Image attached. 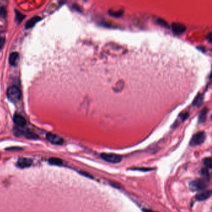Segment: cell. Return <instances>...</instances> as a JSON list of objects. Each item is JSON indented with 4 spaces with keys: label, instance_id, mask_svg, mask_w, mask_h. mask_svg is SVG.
<instances>
[{
    "label": "cell",
    "instance_id": "cell-1",
    "mask_svg": "<svg viewBox=\"0 0 212 212\" xmlns=\"http://www.w3.org/2000/svg\"><path fill=\"white\" fill-rule=\"evenodd\" d=\"M7 97L9 100L13 102L17 103L21 100V93L19 89L16 86H11L7 90Z\"/></svg>",
    "mask_w": 212,
    "mask_h": 212
},
{
    "label": "cell",
    "instance_id": "cell-2",
    "mask_svg": "<svg viewBox=\"0 0 212 212\" xmlns=\"http://www.w3.org/2000/svg\"><path fill=\"white\" fill-rule=\"evenodd\" d=\"M207 184L204 179H198L191 181L189 184V189L192 191H200L206 189Z\"/></svg>",
    "mask_w": 212,
    "mask_h": 212
},
{
    "label": "cell",
    "instance_id": "cell-3",
    "mask_svg": "<svg viewBox=\"0 0 212 212\" xmlns=\"http://www.w3.org/2000/svg\"><path fill=\"white\" fill-rule=\"evenodd\" d=\"M101 158L105 161L112 164L119 163L122 160L121 156L111 153H102L100 154Z\"/></svg>",
    "mask_w": 212,
    "mask_h": 212
},
{
    "label": "cell",
    "instance_id": "cell-4",
    "mask_svg": "<svg viewBox=\"0 0 212 212\" xmlns=\"http://www.w3.org/2000/svg\"><path fill=\"white\" fill-rule=\"evenodd\" d=\"M206 139V134L204 132H199L195 134L190 141V146L195 147L203 144Z\"/></svg>",
    "mask_w": 212,
    "mask_h": 212
},
{
    "label": "cell",
    "instance_id": "cell-5",
    "mask_svg": "<svg viewBox=\"0 0 212 212\" xmlns=\"http://www.w3.org/2000/svg\"><path fill=\"white\" fill-rule=\"evenodd\" d=\"M14 132L16 136H24L27 139H36L39 138V136L35 133L27 131V130H22L19 128H15Z\"/></svg>",
    "mask_w": 212,
    "mask_h": 212
},
{
    "label": "cell",
    "instance_id": "cell-6",
    "mask_svg": "<svg viewBox=\"0 0 212 212\" xmlns=\"http://www.w3.org/2000/svg\"><path fill=\"white\" fill-rule=\"evenodd\" d=\"M46 139L48 141L56 145H62L64 142L61 137L50 132H48L46 134Z\"/></svg>",
    "mask_w": 212,
    "mask_h": 212
},
{
    "label": "cell",
    "instance_id": "cell-7",
    "mask_svg": "<svg viewBox=\"0 0 212 212\" xmlns=\"http://www.w3.org/2000/svg\"><path fill=\"white\" fill-rule=\"evenodd\" d=\"M32 160L25 157L19 158L16 163V166L20 169L28 168L32 164Z\"/></svg>",
    "mask_w": 212,
    "mask_h": 212
},
{
    "label": "cell",
    "instance_id": "cell-8",
    "mask_svg": "<svg viewBox=\"0 0 212 212\" xmlns=\"http://www.w3.org/2000/svg\"><path fill=\"white\" fill-rule=\"evenodd\" d=\"M172 29L176 34H182L186 32V26L179 23H174L172 25Z\"/></svg>",
    "mask_w": 212,
    "mask_h": 212
},
{
    "label": "cell",
    "instance_id": "cell-9",
    "mask_svg": "<svg viewBox=\"0 0 212 212\" xmlns=\"http://www.w3.org/2000/svg\"><path fill=\"white\" fill-rule=\"evenodd\" d=\"M211 195V190H207L202 191L200 193L197 194L195 196V199L198 201H204L208 199Z\"/></svg>",
    "mask_w": 212,
    "mask_h": 212
},
{
    "label": "cell",
    "instance_id": "cell-10",
    "mask_svg": "<svg viewBox=\"0 0 212 212\" xmlns=\"http://www.w3.org/2000/svg\"><path fill=\"white\" fill-rule=\"evenodd\" d=\"M13 121L15 124H16L19 127H25L26 125V119L19 115H15L14 116Z\"/></svg>",
    "mask_w": 212,
    "mask_h": 212
},
{
    "label": "cell",
    "instance_id": "cell-11",
    "mask_svg": "<svg viewBox=\"0 0 212 212\" xmlns=\"http://www.w3.org/2000/svg\"><path fill=\"white\" fill-rule=\"evenodd\" d=\"M19 54L16 52H14L10 54L9 62V64L12 66H16L19 62Z\"/></svg>",
    "mask_w": 212,
    "mask_h": 212
},
{
    "label": "cell",
    "instance_id": "cell-12",
    "mask_svg": "<svg viewBox=\"0 0 212 212\" xmlns=\"http://www.w3.org/2000/svg\"><path fill=\"white\" fill-rule=\"evenodd\" d=\"M41 20V18L39 16H34L31 19H30L29 21H27L26 23V28L30 29L36 23H38Z\"/></svg>",
    "mask_w": 212,
    "mask_h": 212
},
{
    "label": "cell",
    "instance_id": "cell-13",
    "mask_svg": "<svg viewBox=\"0 0 212 212\" xmlns=\"http://www.w3.org/2000/svg\"><path fill=\"white\" fill-rule=\"evenodd\" d=\"M203 99H204L203 95L202 94L198 95L196 97V98L194 99V100L192 103L193 106L197 108L200 107L203 102Z\"/></svg>",
    "mask_w": 212,
    "mask_h": 212
},
{
    "label": "cell",
    "instance_id": "cell-14",
    "mask_svg": "<svg viewBox=\"0 0 212 212\" xmlns=\"http://www.w3.org/2000/svg\"><path fill=\"white\" fill-rule=\"evenodd\" d=\"M208 109L207 108H205L202 111L200 112V113L198 116V123H203L205 122L207 119V116L208 114Z\"/></svg>",
    "mask_w": 212,
    "mask_h": 212
},
{
    "label": "cell",
    "instance_id": "cell-15",
    "mask_svg": "<svg viewBox=\"0 0 212 212\" xmlns=\"http://www.w3.org/2000/svg\"><path fill=\"white\" fill-rule=\"evenodd\" d=\"M49 163L53 166H60L63 165L62 160L58 157H50L49 159Z\"/></svg>",
    "mask_w": 212,
    "mask_h": 212
},
{
    "label": "cell",
    "instance_id": "cell-16",
    "mask_svg": "<svg viewBox=\"0 0 212 212\" xmlns=\"http://www.w3.org/2000/svg\"><path fill=\"white\" fill-rule=\"evenodd\" d=\"M200 174H201V176H202L206 180H208L210 179V174H209V172H208V169L204 168V169H201L200 171Z\"/></svg>",
    "mask_w": 212,
    "mask_h": 212
},
{
    "label": "cell",
    "instance_id": "cell-17",
    "mask_svg": "<svg viewBox=\"0 0 212 212\" xmlns=\"http://www.w3.org/2000/svg\"><path fill=\"white\" fill-rule=\"evenodd\" d=\"M16 21L18 23H20L23 20V19L25 18V16L23 15L22 13H21L19 11H18V10H16Z\"/></svg>",
    "mask_w": 212,
    "mask_h": 212
},
{
    "label": "cell",
    "instance_id": "cell-18",
    "mask_svg": "<svg viewBox=\"0 0 212 212\" xmlns=\"http://www.w3.org/2000/svg\"><path fill=\"white\" fill-rule=\"evenodd\" d=\"M203 162H204L205 167H207V169H211L212 164H211V157H207V158H205L203 160Z\"/></svg>",
    "mask_w": 212,
    "mask_h": 212
},
{
    "label": "cell",
    "instance_id": "cell-19",
    "mask_svg": "<svg viewBox=\"0 0 212 212\" xmlns=\"http://www.w3.org/2000/svg\"><path fill=\"white\" fill-rule=\"evenodd\" d=\"M7 151H11V152H17V151H21L23 150V148H21V147L18 146H13V147H9V148H6L5 149Z\"/></svg>",
    "mask_w": 212,
    "mask_h": 212
},
{
    "label": "cell",
    "instance_id": "cell-20",
    "mask_svg": "<svg viewBox=\"0 0 212 212\" xmlns=\"http://www.w3.org/2000/svg\"><path fill=\"white\" fill-rule=\"evenodd\" d=\"M189 117V113L188 112H185L183 113H181L179 115V119H180L181 122H183L184 121L186 120V119Z\"/></svg>",
    "mask_w": 212,
    "mask_h": 212
},
{
    "label": "cell",
    "instance_id": "cell-21",
    "mask_svg": "<svg viewBox=\"0 0 212 212\" xmlns=\"http://www.w3.org/2000/svg\"><path fill=\"white\" fill-rule=\"evenodd\" d=\"M109 14L112 16L114 17H120L123 15V11H109Z\"/></svg>",
    "mask_w": 212,
    "mask_h": 212
},
{
    "label": "cell",
    "instance_id": "cell-22",
    "mask_svg": "<svg viewBox=\"0 0 212 212\" xmlns=\"http://www.w3.org/2000/svg\"><path fill=\"white\" fill-rule=\"evenodd\" d=\"M79 174H81V176H83L84 177H88V178H90V179H93V177L92 176L91 174H90L89 173L87 172H85V171H80L79 172Z\"/></svg>",
    "mask_w": 212,
    "mask_h": 212
},
{
    "label": "cell",
    "instance_id": "cell-23",
    "mask_svg": "<svg viewBox=\"0 0 212 212\" xmlns=\"http://www.w3.org/2000/svg\"><path fill=\"white\" fill-rule=\"evenodd\" d=\"M157 23L160 26H162L164 27H168V24H167V23L166 21H164L163 19H158Z\"/></svg>",
    "mask_w": 212,
    "mask_h": 212
},
{
    "label": "cell",
    "instance_id": "cell-24",
    "mask_svg": "<svg viewBox=\"0 0 212 212\" xmlns=\"http://www.w3.org/2000/svg\"><path fill=\"white\" fill-rule=\"evenodd\" d=\"M6 16V11L5 8H0V16L3 17V18H5Z\"/></svg>",
    "mask_w": 212,
    "mask_h": 212
},
{
    "label": "cell",
    "instance_id": "cell-25",
    "mask_svg": "<svg viewBox=\"0 0 212 212\" xmlns=\"http://www.w3.org/2000/svg\"><path fill=\"white\" fill-rule=\"evenodd\" d=\"M5 42V37L0 36V49H1V48L3 47V46H4Z\"/></svg>",
    "mask_w": 212,
    "mask_h": 212
},
{
    "label": "cell",
    "instance_id": "cell-26",
    "mask_svg": "<svg viewBox=\"0 0 212 212\" xmlns=\"http://www.w3.org/2000/svg\"><path fill=\"white\" fill-rule=\"evenodd\" d=\"M111 184V186H112L113 187H114L120 188V186H119V184H118V183H116V182H113Z\"/></svg>",
    "mask_w": 212,
    "mask_h": 212
},
{
    "label": "cell",
    "instance_id": "cell-27",
    "mask_svg": "<svg viewBox=\"0 0 212 212\" xmlns=\"http://www.w3.org/2000/svg\"><path fill=\"white\" fill-rule=\"evenodd\" d=\"M142 211L143 212H154V211L151 210H149V209H146V208H144V209L142 210Z\"/></svg>",
    "mask_w": 212,
    "mask_h": 212
}]
</instances>
